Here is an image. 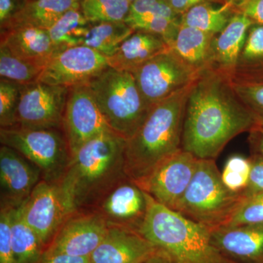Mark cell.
Masks as SVG:
<instances>
[{"instance_id": "6da1fadb", "label": "cell", "mask_w": 263, "mask_h": 263, "mask_svg": "<svg viewBox=\"0 0 263 263\" xmlns=\"http://www.w3.org/2000/svg\"><path fill=\"white\" fill-rule=\"evenodd\" d=\"M255 114L240 100L231 81L204 71L186 103L181 147L200 160H214L230 141L253 129Z\"/></svg>"}, {"instance_id": "7a4b0ae2", "label": "cell", "mask_w": 263, "mask_h": 263, "mask_svg": "<svg viewBox=\"0 0 263 263\" xmlns=\"http://www.w3.org/2000/svg\"><path fill=\"white\" fill-rule=\"evenodd\" d=\"M127 140L108 129L72 156L57 183L69 214L92 210L119 183L127 179Z\"/></svg>"}, {"instance_id": "3957f363", "label": "cell", "mask_w": 263, "mask_h": 263, "mask_svg": "<svg viewBox=\"0 0 263 263\" xmlns=\"http://www.w3.org/2000/svg\"><path fill=\"white\" fill-rule=\"evenodd\" d=\"M194 83L154 105L141 127L127 141L126 174L136 183L182 148L186 103Z\"/></svg>"}, {"instance_id": "277c9868", "label": "cell", "mask_w": 263, "mask_h": 263, "mask_svg": "<svg viewBox=\"0 0 263 263\" xmlns=\"http://www.w3.org/2000/svg\"><path fill=\"white\" fill-rule=\"evenodd\" d=\"M139 234L177 263H235L213 245L211 230L149 197Z\"/></svg>"}, {"instance_id": "5b68a950", "label": "cell", "mask_w": 263, "mask_h": 263, "mask_svg": "<svg viewBox=\"0 0 263 263\" xmlns=\"http://www.w3.org/2000/svg\"><path fill=\"white\" fill-rule=\"evenodd\" d=\"M86 86L109 129L127 141L130 139L152 109L143 98L134 75L108 67Z\"/></svg>"}, {"instance_id": "8992f818", "label": "cell", "mask_w": 263, "mask_h": 263, "mask_svg": "<svg viewBox=\"0 0 263 263\" xmlns=\"http://www.w3.org/2000/svg\"><path fill=\"white\" fill-rule=\"evenodd\" d=\"M245 197L230 191L221 179L214 160H200L176 212L191 220L216 229L228 226Z\"/></svg>"}, {"instance_id": "52a82bcc", "label": "cell", "mask_w": 263, "mask_h": 263, "mask_svg": "<svg viewBox=\"0 0 263 263\" xmlns=\"http://www.w3.org/2000/svg\"><path fill=\"white\" fill-rule=\"evenodd\" d=\"M0 143L35 164L42 173L43 180L50 183H59L72 160L62 129L1 128Z\"/></svg>"}, {"instance_id": "ba28073f", "label": "cell", "mask_w": 263, "mask_h": 263, "mask_svg": "<svg viewBox=\"0 0 263 263\" xmlns=\"http://www.w3.org/2000/svg\"><path fill=\"white\" fill-rule=\"evenodd\" d=\"M133 74L151 108L193 84L200 75L183 64L170 48Z\"/></svg>"}, {"instance_id": "9c48e42d", "label": "cell", "mask_w": 263, "mask_h": 263, "mask_svg": "<svg viewBox=\"0 0 263 263\" xmlns=\"http://www.w3.org/2000/svg\"><path fill=\"white\" fill-rule=\"evenodd\" d=\"M69 91L70 88L41 81L22 85L15 126L62 129Z\"/></svg>"}, {"instance_id": "30bf717a", "label": "cell", "mask_w": 263, "mask_h": 263, "mask_svg": "<svg viewBox=\"0 0 263 263\" xmlns=\"http://www.w3.org/2000/svg\"><path fill=\"white\" fill-rule=\"evenodd\" d=\"M199 159L181 148L137 183L156 201L176 211L196 171Z\"/></svg>"}, {"instance_id": "8fae6325", "label": "cell", "mask_w": 263, "mask_h": 263, "mask_svg": "<svg viewBox=\"0 0 263 263\" xmlns=\"http://www.w3.org/2000/svg\"><path fill=\"white\" fill-rule=\"evenodd\" d=\"M108 67L106 57L82 45L55 53L45 65L38 81L72 88L87 84Z\"/></svg>"}, {"instance_id": "7c38bea8", "label": "cell", "mask_w": 263, "mask_h": 263, "mask_svg": "<svg viewBox=\"0 0 263 263\" xmlns=\"http://www.w3.org/2000/svg\"><path fill=\"white\" fill-rule=\"evenodd\" d=\"M108 230L103 216L94 210L71 213L57 232L45 253L90 257L103 241Z\"/></svg>"}, {"instance_id": "4fadbf2b", "label": "cell", "mask_w": 263, "mask_h": 263, "mask_svg": "<svg viewBox=\"0 0 263 263\" xmlns=\"http://www.w3.org/2000/svg\"><path fill=\"white\" fill-rule=\"evenodd\" d=\"M109 127L86 84L70 88L64 114L62 131L71 155Z\"/></svg>"}, {"instance_id": "5bb4252c", "label": "cell", "mask_w": 263, "mask_h": 263, "mask_svg": "<svg viewBox=\"0 0 263 263\" xmlns=\"http://www.w3.org/2000/svg\"><path fill=\"white\" fill-rule=\"evenodd\" d=\"M150 195L130 178L115 186L92 210L98 212L108 228L139 233L148 213Z\"/></svg>"}, {"instance_id": "9a60e30c", "label": "cell", "mask_w": 263, "mask_h": 263, "mask_svg": "<svg viewBox=\"0 0 263 263\" xmlns=\"http://www.w3.org/2000/svg\"><path fill=\"white\" fill-rule=\"evenodd\" d=\"M20 208L24 220L37 233L46 249L70 214L58 184L43 179Z\"/></svg>"}, {"instance_id": "2e32d148", "label": "cell", "mask_w": 263, "mask_h": 263, "mask_svg": "<svg viewBox=\"0 0 263 263\" xmlns=\"http://www.w3.org/2000/svg\"><path fill=\"white\" fill-rule=\"evenodd\" d=\"M43 179L39 167L10 147H0V209L20 207Z\"/></svg>"}, {"instance_id": "e0dca14e", "label": "cell", "mask_w": 263, "mask_h": 263, "mask_svg": "<svg viewBox=\"0 0 263 263\" xmlns=\"http://www.w3.org/2000/svg\"><path fill=\"white\" fill-rule=\"evenodd\" d=\"M213 245L235 263H263V224L211 230Z\"/></svg>"}, {"instance_id": "ac0fdd59", "label": "cell", "mask_w": 263, "mask_h": 263, "mask_svg": "<svg viewBox=\"0 0 263 263\" xmlns=\"http://www.w3.org/2000/svg\"><path fill=\"white\" fill-rule=\"evenodd\" d=\"M157 248L139 233L108 228L103 241L90 256L91 263H143Z\"/></svg>"}, {"instance_id": "d6986e66", "label": "cell", "mask_w": 263, "mask_h": 263, "mask_svg": "<svg viewBox=\"0 0 263 263\" xmlns=\"http://www.w3.org/2000/svg\"><path fill=\"white\" fill-rule=\"evenodd\" d=\"M253 22L240 13H235L226 28L213 38L210 70L232 81L248 31Z\"/></svg>"}, {"instance_id": "ffe728a7", "label": "cell", "mask_w": 263, "mask_h": 263, "mask_svg": "<svg viewBox=\"0 0 263 263\" xmlns=\"http://www.w3.org/2000/svg\"><path fill=\"white\" fill-rule=\"evenodd\" d=\"M15 56L44 67L56 53L48 30L21 25L1 32V41Z\"/></svg>"}, {"instance_id": "44dd1931", "label": "cell", "mask_w": 263, "mask_h": 263, "mask_svg": "<svg viewBox=\"0 0 263 263\" xmlns=\"http://www.w3.org/2000/svg\"><path fill=\"white\" fill-rule=\"evenodd\" d=\"M167 49L168 46L160 36L134 31L113 56L108 57V65L116 70L133 73L142 65Z\"/></svg>"}, {"instance_id": "7402d4cb", "label": "cell", "mask_w": 263, "mask_h": 263, "mask_svg": "<svg viewBox=\"0 0 263 263\" xmlns=\"http://www.w3.org/2000/svg\"><path fill=\"white\" fill-rule=\"evenodd\" d=\"M216 34L181 25L170 50L197 73L210 70L211 48Z\"/></svg>"}, {"instance_id": "603a6c76", "label": "cell", "mask_w": 263, "mask_h": 263, "mask_svg": "<svg viewBox=\"0 0 263 263\" xmlns=\"http://www.w3.org/2000/svg\"><path fill=\"white\" fill-rule=\"evenodd\" d=\"M79 7L80 0H28L23 10L6 30L21 25L48 30L68 10Z\"/></svg>"}, {"instance_id": "cb8c5ba5", "label": "cell", "mask_w": 263, "mask_h": 263, "mask_svg": "<svg viewBox=\"0 0 263 263\" xmlns=\"http://www.w3.org/2000/svg\"><path fill=\"white\" fill-rule=\"evenodd\" d=\"M10 235L15 263H36L44 254L46 247L24 220L20 207L10 209Z\"/></svg>"}, {"instance_id": "d4e9b609", "label": "cell", "mask_w": 263, "mask_h": 263, "mask_svg": "<svg viewBox=\"0 0 263 263\" xmlns=\"http://www.w3.org/2000/svg\"><path fill=\"white\" fill-rule=\"evenodd\" d=\"M263 81V25L253 24L247 34L231 81Z\"/></svg>"}, {"instance_id": "484cf974", "label": "cell", "mask_w": 263, "mask_h": 263, "mask_svg": "<svg viewBox=\"0 0 263 263\" xmlns=\"http://www.w3.org/2000/svg\"><path fill=\"white\" fill-rule=\"evenodd\" d=\"M214 5L203 3L193 7L181 15V25L217 34L226 28L235 12L233 0L219 7Z\"/></svg>"}, {"instance_id": "4316f807", "label": "cell", "mask_w": 263, "mask_h": 263, "mask_svg": "<svg viewBox=\"0 0 263 263\" xmlns=\"http://www.w3.org/2000/svg\"><path fill=\"white\" fill-rule=\"evenodd\" d=\"M90 22L79 8H72L48 29L56 53L67 48L82 46Z\"/></svg>"}, {"instance_id": "83f0119b", "label": "cell", "mask_w": 263, "mask_h": 263, "mask_svg": "<svg viewBox=\"0 0 263 263\" xmlns=\"http://www.w3.org/2000/svg\"><path fill=\"white\" fill-rule=\"evenodd\" d=\"M133 32L125 22L91 23L83 45L108 58Z\"/></svg>"}, {"instance_id": "f1b7e54d", "label": "cell", "mask_w": 263, "mask_h": 263, "mask_svg": "<svg viewBox=\"0 0 263 263\" xmlns=\"http://www.w3.org/2000/svg\"><path fill=\"white\" fill-rule=\"evenodd\" d=\"M44 67L25 61L0 43V77L21 85L38 81Z\"/></svg>"}, {"instance_id": "f546056e", "label": "cell", "mask_w": 263, "mask_h": 263, "mask_svg": "<svg viewBox=\"0 0 263 263\" xmlns=\"http://www.w3.org/2000/svg\"><path fill=\"white\" fill-rule=\"evenodd\" d=\"M131 3L129 0H80V9L90 23L124 22Z\"/></svg>"}, {"instance_id": "4dcf8cb0", "label": "cell", "mask_w": 263, "mask_h": 263, "mask_svg": "<svg viewBox=\"0 0 263 263\" xmlns=\"http://www.w3.org/2000/svg\"><path fill=\"white\" fill-rule=\"evenodd\" d=\"M124 22L134 31H142L160 36L169 47L181 27V17L178 18L162 16L137 17L127 18Z\"/></svg>"}, {"instance_id": "1f68e13d", "label": "cell", "mask_w": 263, "mask_h": 263, "mask_svg": "<svg viewBox=\"0 0 263 263\" xmlns=\"http://www.w3.org/2000/svg\"><path fill=\"white\" fill-rule=\"evenodd\" d=\"M250 172V157L233 155L226 161L221 179L230 191L242 195L248 186Z\"/></svg>"}, {"instance_id": "d6a6232c", "label": "cell", "mask_w": 263, "mask_h": 263, "mask_svg": "<svg viewBox=\"0 0 263 263\" xmlns=\"http://www.w3.org/2000/svg\"><path fill=\"white\" fill-rule=\"evenodd\" d=\"M22 85L1 79L0 80V126L1 128L16 125L17 113Z\"/></svg>"}, {"instance_id": "836d02e7", "label": "cell", "mask_w": 263, "mask_h": 263, "mask_svg": "<svg viewBox=\"0 0 263 263\" xmlns=\"http://www.w3.org/2000/svg\"><path fill=\"white\" fill-rule=\"evenodd\" d=\"M232 86L240 100L255 115L263 118V81L235 82Z\"/></svg>"}, {"instance_id": "e575fe53", "label": "cell", "mask_w": 263, "mask_h": 263, "mask_svg": "<svg viewBox=\"0 0 263 263\" xmlns=\"http://www.w3.org/2000/svg\"><path fill=\"white\" fill-rule=\"evenodd\" d=\"M263 224V195L245 198L226 226Z\"/></svg>"}, {"instance_id": "d590c367", "label": "cell", "mask_w": 263, "mask_h": 263, "mask_svg": "<svg viewBox=\"0 0 263 263\" xmlns=\"http://www.w3.org/2000/svg\"><path fill=\"white\" fill-rule=\"evenodd\" d=\"M146 16L178 18L181 15L176 13L165 0H136L131 3L127 18Z\"/></svg>"}, {"instance_id": "8d00e7d4", "label": "cell", "mask_w": 263, "mask_h": 263, "mask_svg": "<svg viewBox=\"0 0 263 263\" xmlns=\"http://www.w3.org/2000/svg\"><path fill=\"white\" fill-rule=\"evenodd\" d=\"M0 263H15L11 247L9 209H0Z\"/></svg>"}, {"instance_id": "74e56055", "label": "cell", "mask_w": 263, "mask_h": 263, "mask_svg": "<svg viewBox=\"0 0 263 263\" xmlns=\"http://www.w3.org/2000/svg\"><path fill=\"white\" fill-rule=\"evenodd\" d=\"M251 172L248 186L242 195L245 198L263 195V158L257 154L250 157Z\"/></svg>"}, {"instance_id": "f35d334b", "label": "cell", "mask_w": 263, "mask_h": 263, "mask_svg": "<svg viewBox=\"0 0 263 263\" xmlns=\"http://www.w3.org/2000/svg\"><path fill=\"white\" fill-rule=\"evenodd\" d=\"M28 0H0V31L4 32L23 10Z\"/></svg>"}, {"instance_id": "ab89813d", "label": "cell", "mask_w": 263, "mask_h": 263, "mask_svg": "<svg viewBox=\"0 0 263 263\" xmlns=\"http://www.w3.org/2000/svg\"><path fill=\"white\" fill-rule=\"evenodd\" d=\"M235 13H240L254 24L263 25V0H233Z\"/></svg>"}, {"instance_id": "60d3db41", "label": "cell", "mask_w": 263, "mask_h": 263, "mask_svg": "<svg viewBox=\"0 0 263 263\" xmlns=\"http://www.w3.org/2000/svg\"><path fill=\"white\" fill-rule=\"evenodd\" d=\"M171 8L178 14L181 15L197 5L203 3L226 4L230 0H165Z\"/></svg>"}, {"instance_id": "b9f144b4", "label": "cell", "mask_w": 263, "mask_h": 263, "mask_svg": "<svg viewBox=\"0 0 263 263\" xmlns=\"http://www.w3.org/2000/svg\"><path fill=\"white\" fill-rule=\"evenodd\" d=\"M36 263H91L90 257H74L64 254H43L41 259Z\"/></svg>"}, {"instance_id": "7bdbcfd3", "label": "cell", "mask_w": 263, "mask_h": 263, "mask_svg": "<svg viewBox=\"0 0 263 263\" xmlns=\"http://www.w3.org/2000/svg\"><path fill=\"white\" fill-rule=\"evenodd\" d=\"M249 143L251 152L257 154L263 158V134L257 131L249 133Z\"/></svg>"}, {"instance_id": "ee69618b", "label": "cell", "mask_w": 263, "mask_h": 263, "mask_svg": "<svg viewBox=\"0 0 263 263\" xmlns=\"http://www.w3.org/2000/svg\"><path fill=\"white\" fill-rule=\"evenodd\" d=\"M143 263H177L171 257L160 249H157V251L152 254L146 261Z\"/></svg>"}, {"instance_id": "f6af8a7d", "label": "cell", "mask_w": 263, "mask_h": 263, "mask_svg": "<svg viewBox=\"0 0 263 263\" xmlns=\"http://www.w3.org/2000/svg\"><path fill=\"white\" fill-rule=\"evenodd\" d=\"M252 131H257L263 134V118L255 115V124Z\"/></svg>"}, {"instance_id": "bcb514c9", "label": "cell", "mask_w": 263, "mask_h": 263, "mask_svg": "<svg viewBox=\"0 0 263 263\" xmlns=\"http://www.w3.org/2000/svg\"><path fill=\"white\" fill-rule=\"evenodd\" d=\"M129 1H130L131 3H133V2L136 1V0H129Z\"/></svg>"}]
</instances>
